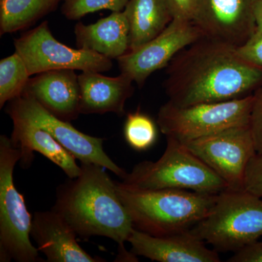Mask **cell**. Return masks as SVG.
<instances>
[{"label": "cell", "mask_w": 262, "mask_h": 262, "mask_svg": "<svg viewBox=\"0 0 262 262\" xmlns=\"http://www.w3.org/2000/svg\"><path fill=\"white\" fill-rule=\"evenodd\" d=\"M163 87L178 106L231 101L262 87V67L239 56L237 47L203 37L183 49L166 67Z\"/></svg>", "instance_id": "6da1fadb"}, {"label": "cell", "mask_w": 262, "mask_h": 262, "mask_svg": "<svg viewBox=\"0 0 262 262\" xmlns=\"http://www.w3.org/2000/svg\"><path fill=\"white\" fill-rule=\"evenodd\" d=\"M81 168L78 177L70 179L57 189L53 211L64 219L77 236L112 239L118 244L120 261H134L135 255L124 247L134 224L117 194L116 182L101 165L81 163Z\"/></svg>", "instance_id": "7a4b0ae2"}, {"label": "cell", "mask_w": 262, "mask_h": 262, "mask_svg": "<svg viewBox=\"0 0 262 262\" xmlns=\"http://www.w3.org/2000/svg\"><path fill=\"white\" fill-rule=\"evenodd\" d=\"M116 190L134 228L154 236L192 229L208 214L218 196L184 189L146 190L121 182H116Z\"/></svg>", "instance_id": "3957f363"}, {"label": "cell", "mask_w": 262, "mask_h": 262, "mask_svg": "<svg viewBox=\"0 0 262 262\" xmlns=\"http://www.w3.org/2000/svg\"><path fill=\"white\" fill-rule=\"evenodd\" d=\"M167 138V146L157 161L141 162L122 179L127 187L146 190L177 189L219 194L228 189L223 179L180 141Z\"/></svg>", "instance_id": "277c9868"}, {"label": "cell", "mask_w": 262, "mask_h": 262, "mask_svg": "<svg viewBox=\"0 0 262 262\" xmlns=\"http://www.w3.org/2000/svg\"><path fill=\"white\" fill-rule=\"evenodd\" d=\"M191 230L218 252H236L262 237V198L245 189H225Z\"/></svg>", "instance_id": "5b68a950"}, {"label": "cell", "mask_w": 262, "mask_h": 262, "mask_svg": "<svg viewBox=\"0 0 262 262\" xmlns=\"http://www.w3.org/2000/svg\"><path fill=\"white\" fill-rule=\"evenodd\" d=\"M20 158L21 152L11 139L0 136V261H43L31 243L32 215L13 182Z\"/></svg>", "instance_id": "8992f818"}, {"label": "cell", "mask_w": 262, "mask_h": 262, "mask_svg": "<svg viewBox=\"0 0 262 262\" xmlns=\"http://www.w3.org/2000/svg\"><path fill=\"white\" fill-rule=\"evenodd\" d=\"M254 94L216 103L178 106L167 102L160 108L157 124L166 137L185 141L249 125Z\"/></svg>", "instance_id": "52a82bcc"}, {"label": "cell", "mask_w": 262, "mask_h": 262, "mask_svg": "<svg viewBox=\"0 0 262 262\" xmlns=\"http://www.w3.org/2000/svg\"><path fill=\"white\" fill-rule=\"evenodd\" d=\"M14 47L31 76L58 70L102 73L113 68V61L110 58L88 50L69 47L57 40L48 21L15 39Z\"/></svg>", "instance_id": "ba28073f"}, {"label": "cell", "mask_w": 262, "mask_h": 262, "mask_svg": "<svg viewBox=\"0 0 262 262\" xmlns=\"http://www.w3.org/2000/svg\"><path fill=\"white\" fill-rule=\"evenodd\" d=\"M6 113L11 120L27 122L47 131L81 163L101 165L122 179L127 175L105 152L103 139L77 130L70 122L52 115L34 98L21 95L8 102Z\"/></svg>", "instance_id": "9c48e42d"}, {"label": "cell", "mask_w": 262, "mask_h": 262, "mask_svg": "<svg viewBox=\"0 0 262 262\" xmlns=\"http://www.w3.org/2000/svg\"><path fill=\"white\" fill-rule=\"evenodd\" d=\"M182 143L223 179L228 189H244L246 168L256 154L249 125L229 127Z\"/></svg>", "instance_id": "30bf717a"}, {"label": "cell", "mask_w": 262, "mask_h": 262, "mask_svg": "<svg viewBox=\"0 0 262 262\" xmlns=\"http://www.w3.org/2000/svg\"><path fill=\"white\" fill-rule=\"evenodd\" d=\"M203 37L194 22L173 19L159 35L117 59L120 74L142 87L151 74L166 67L177 53Z\"/></svg>", "instance_id": "8fae6325"}, {"label": "cell", "mask_w": 262, "mask_h": 262, "mask_svg": "<svg viewBox=\"0 0 262 262\" xmlns=\"http://www.w3.org/2000/svg\"><path fill=\"white\" fill-rule=\"evenodd\" d=\"M256 0H198L194 24L203 36L239 47L256 32Z\"/></svg>", "instance_id": "7c38bea8"}, {"label": "cell", "mask_w": 262, "mask_h": 262, "mask_svg": "<svg viewBox=\"0 0 262 262\" xmlns=\"http://www.w3.org/2000/svg\"><path fill=\"white\" fill-rule=\"evenodd\" d=\"M127 242L131 253L159 262H220L219 252L189 230L154 236L134 228Z\"/></svg>", "instance_id": "4fadbf2b"}, {"label": "cell", "mask_w": 262, "mask_h": 262, "mask_svg": "<svg viewBox=\"0 0 262 262\" xmlns=\"http://www.w3.org/2000/svg\"><path fill=\"white\" fill-rule=\"evenodd\" d=\"M22 95L34 98L52 115L65 121L75 120L80 115V84L75 70L37 74L31 77Z\"/></svg>", "instance_id": "5bb4252c"}, {"label": "cell", "mask_w": 262, "mask_h": 262, "mask_svg": "<svg viewBox=\"0 0 262 262\" xmlns=\"http://www.w3.org/2000/svg\"><path fill=\"white\" fill-rule=\"evenodd\" d=\"M31 236L37 249L48 262H101L82 249L77 241V234L59 213L36 212L32 217Z\"/></svg>", "instance_id": "9a60e30c"}, {"label": "cell", "mask_w": 262, "mask_h": 262, "mask_svg": "<svg viewBox=\"0 0 262 262\" xmlns=\"http://www.w3.org/2000/svg\"><path fill=\"white\" fill-rule=\"evenodd\" d=\"M78 80L80 115L125 114V103L134 92V82L126 76L111 77L101 72H82Z\"/></svg>", "instance_id": "2e32d148"}, {"label": "cell", "mask_w": 262, "mask_h": 262, "mask_svg": "<svg viewBox=\"0 0 262 262\" xmlns=\"http://www.w3.org/2000/svg\"><path fill=\"white\" fill-rule=\"evenodd\" d=\"M130 26L125 10L113 12L94 24L78 22L75 27L76 44L80 49L118 59L129 51Z\"/></svg>", "instance_id": "e0dca14e"}, {"label": "cell", "mask_w": 262, "mask_h": 262, "mask_svg": "<svg viewBox=\"0 0 262 262\" xmlns=\"http://www.w3.org/2000/svg\"><path fill=\"white\" fill-rule=\"evenodd\" d=\"M13 123L11 141L21 152L20 163L27 168L32 165L34 151L40 153L57 166L62 169L70 179H75L82 172L81 166L76 163L75 158L47 132L37 126L12 120Z\"/></svg>", "instance_id": "ac0fdd59"}, {"label": "cell", "mask_w": 262, "mask_h": 262, "mask_svg": "<svg viewBox=\"0 0 262 262\" xmlns=\"http://www.w3.org/2000/svg\"><path fill=\"white\" fill-rule=\"evenodd\" d=\"M124 10L130 26L129 51L159 35L173 20L165 0H129Z\"/></svg>", "instance_id": "d6986e66"}, {"label": "cell", "mask_w": 262, "mask_h": 262, "mask_svg": "<svg viewBox=\"0 0 262 262\" xmlns=\"http://www.w3.org/2000/svg\"><path fill=\"white\" fill-rule=\"evenodd\" d=\"M63 0H0V34L23 30L56 9Z\"/></svg>", "instance_id": "ffe728a7"}, {"label": "cell", "mask_w": 262, "mask_h": 262, "mask_svg": "<svg viewBox=\"0 0 262 262\" xmlns=\"http://www.w3.org/2000/svg\"><path fill=\"white\" fill-rule=\"evenodd\" d=\"M31 77L25 62L16 52L0 61V108L21 96Z\"/></svg>", "instance_id": "44dd1931"}, {"label": "cell", "mask_w": 262, "mask_h": 262, "mask_svg": "<svg viewBox=\"0 0 262 262\" xmlns=\"http://www.w3.org/2000/svg\"><path fill=\"white\" fill-rule=\"evenodd\" d=\"M124 136L131 148L137 151H145L156 142L158 129L151 117L137 110L127 115Z\"/></svg>", "instance_id": "7402d4cb"}, {"label": "cell", "mask_w": 262, "mask_h": 262, "mask_svg": "<svg viewBox=\"0 0 262 262\" xmlns=\"http://www.w3.org/2000/svg\"><path fill=\"white\" fill-rule=\"evenodd\" d=\"M63 2L62 14L68 20H77L101 10L123 11L129 0H63Z\"/></svg>", "instance_id": "603a6c76"}, {"label": "cell", "mask_w": 262, "mask_h": 262, "mask_svg": "<svg viewBox=\"0 0 262 262\" xmlns=\"http://www.w3.org/2000/svg\"><path fill=\"white\" fill-rule=\"evenodd\" d=\"M244 189L262 198V154L256 153L250 160L245 174Z\"/></svg>", "instance_id": "cb8c5ba5"}, {"label": "cell", "mask_w": 262, "mask_h": 262, "mask_svg": "<svg viewBox=\"0 0 262 262\" xmlns=\"http://www.w3.org/2000/svg\"><path fill=\"white\" fill-rule=\"evenodd\" d=\"M256 153L262 154V87L254 94L249 122Z\"/></svg>", "instance_id": "d4e9b609"}, {"label": "cell", "mask_w": 262, "mask_h": 262, "mask_svg": "<svg viewBox=\"0 0 262 262\" xmlns=\"http://www.w3.org/2000/svg\"><path fill=\"white\" fill-rule=\"evenodd\" d=\"M237 51L246 61L262 67V33L256 31Z\"/></svg>", "instance_id": "484cf974"}, {"label": "cell", "mask_w": 262, "mask_h": 262, "mask_svg": "<svg viewBox=\"0 0 262 262\" xmlns=\"http://www.w3.org/2000/svg\"><path fill=\"white\" fill-rule=\"evenodd\" d=\"M170 14L177 20L193 21L195 16L198 0H165Z\"/></svg>", "instance_id": "4316f807"}, {"label": "cell", "mask_w": 262, "mask_h": 262, "mask_svg": "<svg viewBox=\"0 0 262 262\" xmlns=\"http://www.w3.org/2000/svg\"><path fill=\"white\" fill-rule=\"evenodd\" d=\"M229 262H262V242L253 243L234 252Z\"/></svg>", "instance_id": "83f0119b"}, {"label": "cell", "mask_w": 262, "mask_h": 262, "mask_svg": "<svg viewBox=\"0 0 262 262\" xmlns=\"http://www.w3.org/2000/svg\"><path fill=\"white\" fill-rule=\"evenodd\" d=\"M254 18L256 31L262 33V0H256L255 3Z\"/></svg>", "instance_id": "f1b7e54d"}]
</instances>
